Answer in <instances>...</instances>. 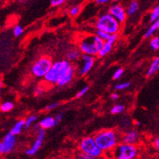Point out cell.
<instances>
[{"mask_svg":"<svg viewBox=\"0 0 159 159\" xmlns=\"http://www.w3.org/2000/svg\"><path fill=\"white\" fill-rule=\"evenodd\" d=\"M103 44L104 42L96 35L86 36L80 42V51L84 55L93 57L95 55H98Z\"/></svg>","mask_w":159,"mask_h":159,"instance_id":"cell-1","label":"cell"},{"mask_svg":"<svg viewBox=\"0 0 159 159\" xmlns=\"http://www.w3.org/2000/svg\"><path fill=\"white\" fill-rule=\"evenodd\" d=\"M95 25L97 30L104 32L109 35L117 34L118 32L120 30V24L109 13H104L101 15L96 21Z\"/></svg>","mask_w":159,"mask_h":159,"instance_id":"cell-4","label":"cell"},{"mask_svg":"<svg viewBox=\"0 0 159 159\" xmlns=\"http://www.w3.org/2000/svg\"><path fill=\"white\" fill-rule=\"evenodd\" d=\"M124 69L123 68H119V69H117L116 71H115V73H114L113 75V78L115 80H119V78L121 77L122 75H123V74H124Z\"/></svg>","mask_w":159,"mask_h":159,"instance_id":"cell-30","label":"cell"},{"mask_svg":"<svg viewBox=\"0 0 159 159\" xmlns=\"http://www.w3.org/2000/svg\"><path fill=\"white\" fill-rule=\"evenodd\" d=\"M136 124L137 126H140V125H141V122H140V121H136Z\"/></svg>","mask_w":159,"mask_h":159,"instance_id":"cell-41","label":"cell"},{"mask_svg":"<svg viewBox=\"0 0 159 159\" xmlns=\"http://www.w3.org/2000/svg\"><path fill=\"white\" fill-rule=\"evenodd\" d=\"M2 82L0 80V96H1V90H2Z\"/></svg>","mask_w":159,"mask_h":159,"instance_id":"cell-39","label":"cell"},{"mask_svg":"<svg viewBox=\"0 0 159 159\" xmlns=\"http://www.w3.org/2000/svg\"><path fill=\"white\" fill-rule=\"evenodd\" d=\"M139 140V134L138 132L135 131V130H132L129 132H128L125 136L122 139V142L124 144H134L136 143Z\"/></svg>","mask_w":159,"mask_h":159,"instance_id":"cell-13","label":"cell"},{"mask_svg":"<svg viewBox=\"0 0 159 159\" xmlns=\"http://www.w3.org/2000/svg\"><path fill=\"white\" fill-rule=\"evenodd\" d=\"M80 149L81 150V153L97 158H98L102 154V151L98 147L93 136H87L82 139L80 142Z\"/></svg>","mask_w":159,"mask_h":159,"instance_id":"cell-6","label":"cell"},{"mask_svg":"<svg viewBox=\"0 0 159 159\" xmlns=\"http://www.w3.org/2000/svg\"><path fill=\"white\" fill-rule=\"evenodd\" d=\"M124 106L122 104H117L115 105L111 110V113L112 115H117V114H120L122 112H124Z\"/></svg>","mask_w":159,"mask_h":159,"instance_id":"cell-22","label":"cell"},{"mask_svg":"<svg viewBox=\"0 0 159 159\" xmlns=\"http://www.w3.org/2000/svg\"><path fill=\"white\" fill-rule=\"evenodd\" d=\"M139 7H140V5H139L138 2H136V1H132V2H130L128 7H127L126 14L128 16L134 15L135 13L137 12V11L139 10Z\"/></svg>","mask_w":159,"mask_h":159,"instance_id":"cell-18","label":"cell"},{"mask_svg":"<svg viewBox=\"0 0 159 159\" xmlns=\"http://www.w3.org/2000/svg\"><path fill=\"white\" fill-rule=\"evenodd\" d=\"M2 153H9L14 149L16 144V138L15 136H13L9 132L3 137L2 142Z\"/></svg>","mask_w":159,"mask_h":159,"instance_id":"cell-10","label":"cell"},{"mask_svg":"<svg viewBox=\"0 0 159 159\" xmlns=\"http://www.w3.org/2000/svg\"><path fill=\"white\" fill-rule=\"evenodd\" d=\"M80 56V51L76 49H73L67 53V61H68L69 63H71V61H77Z\"/></svg>","mask_w":159,"mask_h":159,"instance_id":"cell-16","label":"cell"},{"mask_svg":"<svg viewBox=\"0 0 159 159\" xmlns=\"http://www.w3.org/2000/svg\"><path fill=\"white\" fill-rule=\"evenodd\" d=\"M25 127V120H20L13 126V128L11 130L10 133L13 136H16V135H19L21 132L22 129Z\"/></svg>","mask_w":159,"mask_h":159,"instance_id":"cell-19","label":"cell"},{"mask_svg":"<svg viewBox=\"0 0 159 159\" xmlns=\"http://www.w3.org/2000/svg\"><path fill=\"white\" fill-rule=\"evenodd\" d=\"M158 17H159V6H156L153 9V11L151 13V16H150V21L151 22H155L156 20H158Z\"/></svg>","mask_w":159,"mask_h":159,"instance_id":"cell-23","label":"cell"},{"mask_svg":"<svg viewBox=\"0 0 159 159\" xmlns=\"http://www.w3.org/2000/svg\"><path fill=\"white\" fill-rule=\"evenodd\" d=\"M55 121L54 117L52 116H47L45 117L44 119H42L39 123L40 128L45 130V129H49V128H53L55 125Z\"/></svg>","mask_w":159,"mask_h":159,"instance_id":"cell-15","label":"cell"},{"mask_svg":"<svg viewBox=\"0 0 159 159\" xmlns=\"http://www.w3.org/2000/svg\"><path fill=\"white\" fill-rule=\"evenodd\" d=\"M59 106V102H54V103H51V104L48 105L47 107H46V110H48V111H51V110L55 109L57 107Z\"/></svg>","mask_w":159,"mask_h":159,"instance_id":"cell-35","label":"cell"},{"mask_svg":"<svg viewBox=\"0 0 159 159\" xmlns=\"http://www.w3.org/2000/svg\"><path fill=\"white\" fill-rule=\"evenodd\" d=\"M89 89V86H84V88L81 89L80 90L79 92H78V93L76 94V98H81V97L84 96L86 93L88 92Z\"/></svg>","mask_w":159,"mask_h":159,"instance_id":"cell-31","label":"cell"},{"mask_svg":"<svg viewBox=\"0 0 159 159\" xmlns=\"http://www.w3.org/2000/svg\"><path fill=\"white\" fill-rule=\"evenodd\" d=\"M45 138V130L42 129V128H39L38 131V136H37V139L34 142L33 145L31 146V148L25 151V153L29 156H34V154L37 153L38 150L41 149L42 144H43V141H44Z\"/></svg>","mask_w":159,"mask_h":159,"instance_id":"cell-9","label":"cell"},{"mask_svg":"<svg viewBox=\"0 0 159 159\" xmlns=\"http://www.w3.org/2000/svg\"><path fill=\"white\" fill-rule=\"evenodd\" d=\"M159 28V20H156L155 22H153V25H151L150 27L148 29V30L146 31L145 34H144V38H151V36H153V34L156 33Z\"/></svg>","mask_w":159,"mask_h":159,"instance_id":"cell-20","label":"cell"},{"mask_svg":"<svg viewBox=\"0 0 159 159\" xmlns=\"http://www.w3.org/2000/svg\"><path fill=\"white\" fill-rule=\"evenodd\" d=\"M118 38V35L117 34H114V35H111L110 36L109 39L104 42V44H103L102 48V50H100V52H99L98 55L99 57H104L107 55V54H109L111 52V49L113 47V45L115 43V42L117 40Z\"/></svg>","mask_w":159,"mask_h":159,"instance_id":"cell-12","label":"cell"},{"mask_svg":"<svg viewBox=\"0 0 159 159\" xmlns=\"http://www.w3.org/2000/svg\"><path fill=\"white\" fill-rule=\"evenodd\" d=\"M159 69V58L156 57L153 59V63H151L150 67H149V70L147 71V75L148 76H151V75H154Z\"/></svg>","mask_w":159,"mask_h":159,"instance_id":"cell-17","label":"cell"},{"mask_svg":"<svg viewBox=\"0 0 159 159\" xmlns=\"http://www.w3.org/2000/svg\"><path fill=\"white\" fill-rule=\"evenodd\" d=\"M37 119H38V117H37L36 115H31V116H30V117H28L27 119L25 120V127H24V128H30V126L34 124Z\"/></svg>","mask_w":159,"mask_h":159,"instance_id":"cell-24","label":"cell"},{"mask_svg":"<svg viewBox=\"0 0 159 159\" xmlns=\"http://www.w3.org/2000/svg\"><path fill=\"white\" fill-rule=\"evenodd\" d=\"M96 2L98 4H103V3L108 2V0H97Z\"/></svg>","mask_w":159,"mask_h":159,"instance_id":"cell-37","label":"cell"},{"mask_svg":"<svg viewBox=\"0 0 159 159\" xmlns=\"http://www.w3.org/2000/svg\"><path fill=\"white\" fill-rule=\"evenodd\" d=\"M14 35L16 37H20V35H22L24 33V29L22 26L20 25H16L15 28H14Z\"/></svg>","mask_w":159,"mask_h":159,"instance_id":"cell-29","label":"cell"},{"mask_svg":"<svg viewBox=\"0 0 159 159\" xmlns=\"http://www.w3.org/2000/svg\"><path fill=\"white\" fill-rule=\"evenodd\" d=\"M74 73H75V71H74V67L73 66L70 68L68 71L66 72V73L63 75V76L59 80V82L57 83V84L59 86H64L66 84H67L68 83L71 81V80L74 76Z\"/></svg>","mask_w":159,"mask_h":159,"instance_id":"cell-14","label":"cell"},{"mask_svg":"<svg viewBox=\"0 0 159 159\" xmlns=\"http://www.w3.org/2000/svg\"><path fill=\"white\" fill-rule=\"evenodd\" d=\"M154 146L157 149H159V138H157L154 141Z\"/></svg>","mask_w":159,"mask_h":159,"instance_id":"cell-38","label":"cell"},{"mask_svg":"<svg viewBox=\"0 0 159 159\" xmlns=\"http://www.w3.org/2000/svg\"><path fill=\"white\" fill-rule=\"evenodd\" d=\"M77 159H98L97 158V157H92V156H90V155L85 154V153H80L77 156Z\"/></svg>","mask_w":159,"mask_h":159,"instance_id":"cell-32","label":"cell"},{"mask_svg":"<svg viewBox=\"0 0 159 159\" xmlns=\"http://www.w3.org/2000/svg\"><path fill=\"white\" fill-rule=\"evenodd\" d=\"M14 108V104L11 102H5L0 106V110L2 112H8Z\"/></svg>","mask_w":159,"mask_h":159,"instance_id":"cell-21","label":"cell"},{"mask_svg":"<svg viewBox=\"0 0 159 159\" xmlns=\"http://www.w3.org/2000/svg\"><path fill=\"white\" fill-rule=\"evenodd\" d=\"M111 98H112V100H117L118 98H119V94L118 93H112L111 96Z\"/></svg>","mask_w":159,"mask_h":159,"instance_id":"cell-36","label":"cell"},{"mask_svg":"<svg viewBox=\"0 0 159 159\" xmlns=\"http://www.w3.org/2000/svg\"><path fill=\"white\" fill-rule=\"evenodd\" d=\"M71 67H72V65L68 61H57V62L53 63L50 69L44 76L45 80L50 84H57L59 80L63 77V75Z\"/></svg>","mask_w":159,"mask_h":159,"instance_id":"cell-3","label":"cell"},{"mask_svg":"<svg viewBox=\"0 0 159 159\" xmlns=\"http://www.w3.org/2000/svg\"><path fill=\"white\" fill-rule=\"evenodd\" d=\"M80 10H81V7L80 6V5H76V6L71 7L69 11V14L71 16H77L79 14Z\"/></svg>","mask_w":159,"mask_h":159,"instance_id":"cell-27","label":"cell"},{"mask_svg":"<svg viewBox=\"0 0 159 159\" xmlns=\"http://www.w3.org/2000/svg\"><path fill=\"white\" fill-rule=\"evenodd\" d=\"M95 143L101 150L110 151L115 148L118 144V136L113 130H104L98 132L93 137Z\"/></svg>","mask_w":159,"mask_h":159,"instance_id":"cell-2","label":"cell"},{"mask_svg":"<svg viewBox=\"0 0 159 159\" xmlns=\"http://www.w3.org/2000/svg\"><path fill=\"white\" fill-rule=\"evenodd\" d=\"M130 85H131L130 82H124V83H119V84H116L115 89L116 90H124L130 87Z\"/></svg>","mask_w":159,"mask_h":159,"instance_id":"cell-28","label":"cell"},{"mask_svg":"<svg viewBox=\"0 0 159 159\" xmlns=\"http://www.w3.org/2000/svg\"><path fill=\"white\" fill-rule=\"evenodd\" d=\"M95 35L97 36V37H98L100 39H102L103 41V42H106V41H107V40L109 39L110 36L109 34H106V33H104V32H102V31H99V30H96V34Z\"/></svg>","mask_w":159,"mask_h":159,"instance_id":"cell-26","label":"cell"},{"mask_svg":"<svg viewBox=\"0 0 159 159\" xmlns=\"http://www.w3.org/2000/svg\"><path fill=\"white\" fill-rule=\"evenodd\" d=\"M63 113H59L57 114L56 115H55V117L54 118L55 119V124H58V123H59V122L63 119Z\"/></svg>","mask_w":159,"mask_h":159,"instance_id":"cell-34","label":"cell"},{"mask_svg":"<svg viewBox=\"0 0 159 159\" xmlns=\"http://www.w3.org/2000/svg\"><path fill=\"white\" fill-rule=\"evenodd\" d=\"M94 57L86 55H83L82 56V67L80 68V73L81 75H85L86 73H88L94 64Z\"/></svg>","mask_w":159,"mask_h":159,"instance_id":"cell-11","label":"cell"},{"mask_svg":"<svg viewBox=\"0 0 159 159\" xmlns=\"http://www.w3.org/2000/svg\"><path fill=\"white\" fill-rule=\"evenodd\" d=\"M64 2V0H52L50 2H51V5L53 7H59L63 4Z\"/></svg>","mask_w":159,"mask_h":159,"instance_id":"cell-33","label":"cell"},{"mask_svg":"<svg viewBox=\"0 0 159 159\" xmlns=\"http://www.w3.org/2000/svg\"><path fill=\"white\" fill-rule=\"evenodd\" d=\"M150 46L153 50H157L159 49V38L153 37L150 41Z\"/></svg>","mask_w":159,"mask_h":159,"instance_id":"cell-25","label":"cell"},{"mask_svg":"<svg viewBox=\"0 0 159 159\" xmlns=\"http://www.w3.org/2000/svg\"><path fill=\"white\" fill-rule=\"evenodd\" d=\"M108 13L111 16H113L119 24L124 22L127 17L125 9L120 3H113L110 7Z\"/></svg>","mask_w":159,"mask_h":159,"instance_id":"cell-8","label":"cell"},{"mask_svg":"<svg viewBox=\"0 0 159 159\" xmlns=\"http://www.w3.org/2000/svg\"><path fill=\"white\" fill-rule=\"evenodd\" d=\"M2 153V143L0 142V155Z\"/></svg>","mask_w":159,"mask_h":159,"instance_id":"cell-40","label":"cell"},{"mask_svg":"<svg viewBox=\"0 0 159 159\" xmlns=\"http://www.w3.org/2000/svg\"><path fill=\"white\" fill-rule=\"evenodd\" d=\"M52 64V60L50 58L42 57L33 65L31 68L32 73L34 74L36 77H44L50 69Z\"/></svg>","mask_w":159,"mask_h":159,"instance_id":"cell-7","label":"cell"},{"mask_svg":"<svg viewBox=\"0 0 159 159\" xmlns=\"http://www.w3.org/2000/svg\"><path fill=\"white\" fill-rule=\"evenodd\" d=\"M112 155L115 159H136L138 155V149L134 144L121 143L114 148Z\"/></svg>","mask_w":159,"mask_h":159,"instance_id":"cell-5","label":"cell"}]
</instances>
